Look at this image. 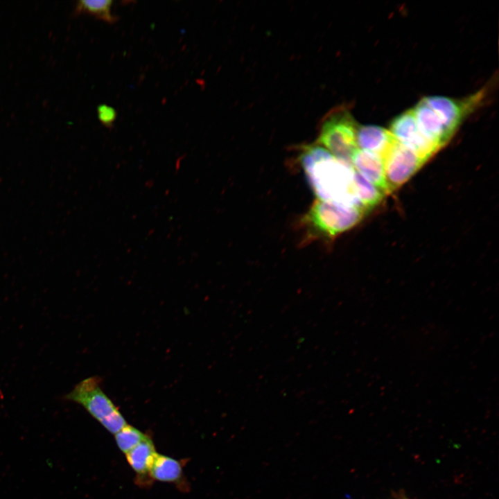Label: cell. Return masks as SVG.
I'll return each mask as SVG.
<instances>
[{
	"mask_svg": "<svg viewBox=\"0 0 499 499\" xmlns=\"http://www.w3.org/2000/svg\"><path fill=\"white\" fill-rule=\"evenodd\" d=\"M301 162L318 199L364 209L354 194L355 169L351 163L336 158L319 145L306 148Z\"/></svg>",
	"mask_w": 499,
	"mask_h": 499,
	"instance_id": "cell-1",
	"label": "cell"
},
{
	"mask_svg": "<svg viewBox=\"0 0 499 499\" xmlns=\"http://www.w3.org/2000/svg\"><path fill=\"white\" fill-rule=\"evenodd\" d=\"M98 376L87 378L78 383L65 396L68 401L82 406L110 432L116 434L126 425V421L115 404L103 392Z\"/></svg>",
	"mask_w": 499,
	"mask_h": 499,
	"instance_id": "cell-2",
	"label": "cell"
},
{
	"mask_svg": "<svg viewBox=\"0 0 499 499\" xmlns=\"http://www.w3.org/2000/svg\"><path fill=\"white\" fill-rule=\"evenodd\" d=\"M358 128L349 111L339 109L323 121L318 143L336 158L351 163L353 155L358 149L356 141Z\"/></svg>",
	"mask_w": 499,
	"mask_h": 499,
	"instance_id": "cell-3",
	"label": "cell"
},
{
	"mask_svg": "<svg viewBox=\"0 0 499 499\" xmlns=\"http://www.w3.org/2000/svg\"><path fill=\"white\" fill-rule=\"evenodd\" d=\"M366 212L361 207L317 199L305 220L316 232L333 238L356 225Z\"/></svg>",
	"mask_w": 499,
	"mask_h": 499,
	"instance_id": "cell-4",
	"label": "cell"
},
{
	"mask_svg": "<svg viewBox=\"0 0 499 499\" xmlns=\"http://www.w3.org/2000/svg\"><path fill=\"white\" fill-rule=\"evenodd\" d=\"M387 183L390 192L412 177L428 161L397 141L383 157Z\"/></svg>",
	"mask_w": 499,
	"mask_h": 499,
	"instance_id": "cell-5",
	"label": "cell"
},
{
	"mask_svg": "<svg viewBox=\"0 0 499 499\" xmlns=\"http://www.w3.org/2000/svg\"><path fill=\"white\" fill-rule=\"evenodd\" d=\"M486 93L482 89L463 99L441 96H426L423 100L437 114L453 135L465 118L480 105Z\"/></svg>",
	"mask_w": 499,
	"mask_h": 499,
	"instance_id": "cell-6",
	"label": "cell"
},
{
	"mask_svg": "<svg viewBox=\"0 0 499 499\" xmlns=\"http://www.w3.org/2000/svg\"><path fill=\"white\" fill-rule=\"evenodd\" d=\"M389 132L399 143L428 160L440 150L421 132L412 109L395 117Z\"/></svg>",
	"mask_w": 499,
	"mask_h": 499,
	"instance_id": "cell-7",
	"label": "cell"
},
{
	"mask_svg": "<svg viewBox=\"0 0 499 499\" xmlns=\"http://www.w3.org/2000/svg\"><path fill=\"white\" fill-rule=\"evenodd\" d=\"M351 163L357 173L385 195L391 193L386 180L384 160L380 155L358 148Z\"/></svg>",
	"mask_w": 499,
	"mask_h": 499,
	"instance_id": "cell-8",
	"label": "cell"
},
{
	"mask_svg": "<svg viewBox=\"0 0 499 499\" xmlns=\"http://www.w3.org/2000/svg\"><path fill=\"white\" fill-rule=\"evenodd\" d=\"M412 111L421 132L439 149L448 143L453 136L441 120L421 99Z\"/></svg>",
	"mask_w": 499,
	"mask_h": 499,
	"instance_id": "cell-9",
	"label": "cell"
},
{
	"mask_svg": "<svg viewBox=\"0 0 499 499\" xmlns=\"http://www.w3.org/2000/svg\"><path fill=\"white\" fill-rule=\"evenodd\" d=\"M396 141L389 130L377 125H361L357 130L358 148L378 154L383 158Z\"/></svg>",
	"mask_w": 499,
	"mask_h": 499,
	"instance_id": "cell-10",
	"label": "cell"
},
{
	"mask_svg": "<svg viewBox=\"0 0 499 499\" xmlns=\"http://www.w3.org/2000/svg\"><path fill=\"white\" fill-rule=\"evenodd\" d=\"M156 454L155 445L149 436L125 454L128 463L137 474L139 482H148L149 471Z\"/></svg>",
	"mask_w": 499,
	"mask_h": 499,
	"instance_id": "cell-11",
	"label": "cell"
},
{
	"mask_svg": "<svg viewBox=\"0 0 499 499\" xmlns=\"http://www.w3.org/2000/svg\"><path fill=\"white\" fill-rule=\"evenodd\" d=\"M182 462L157 453L149 471L155 480L178 484L183 478Z\"/></svg>",
	"mask_w": 499,
	"mask_h": 499,
	"instance_id": "cell-12",
	"label": "cell"
},
{
	"mask_svg": "<svg viewBox=\"0 0 499 499\" xmlns=\"http://www.w3.org/2000/svg\"><path fill=\"white\" fill-rule=\"evenodd\" d=\"M353 190L357 200L367 211L378 204L385 195L379 189L356 170L353 178Z\"/></svg>",
	"mask_w": 499,
	"mask_h": 499,
	"instance_id": "cell-13",
	"label": "cell"
},
{
	"mask_svg": "<svg viewBox=\"0 0 499 499\" xmlns=\"http://www.w3.org/2000/svg\"><path fill=\"white\" fill-rule=\"evenodd\" d=\"M112 3L111 0H80L76 4L75 12L88 13L107 23H114L118 17L112 12Z\"/></svg>",
	"mask_w": 499,
	"mask_h": 499,
	"instance_id": "cell-14",
	"label": "cell"
},
{
	"mask_svg": "<svg viewBox=\"0 0 499 499\" xmlns=\"http://www.w3.org/2000/svg\"><path fill=\"white\" fill-rule=\"evenodd\" d=\"M148 436L128 424L114 435L119 448L125 454L146 439Z\"/></svg>",
	"mask_w": 499,
	"mask_h": 499,
	"instance_id": "cell-15",
	"label": "cell"
},
{
	"mask_svg": "<svg viewBox=\"0 0 499 499\" xmlns=\"http://www.w3.org/2000/svg\"><path fill=\"white\" fill-rule=\"evenodd\" d=\"M97 114L100 122L106 128L112 127L117 116L115 109L106 104H102L98 106Z\"/></svg>",
	"mask_w": 499,
	"mask_h": 499,
	"instance_id": "cell-16",
	"label": "cell"
}]
</instances>
